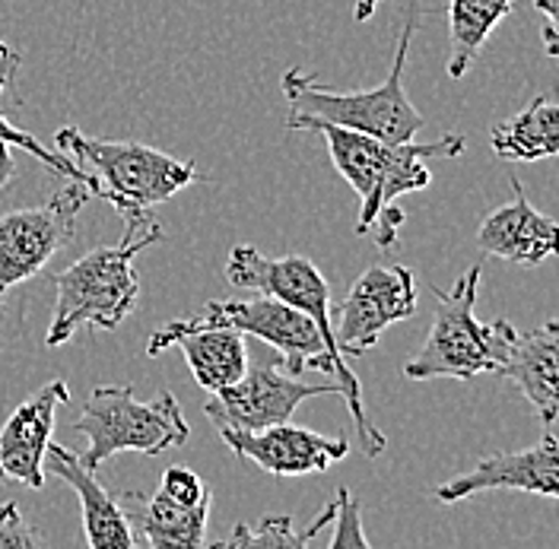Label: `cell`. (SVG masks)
Masks as SVG:
<instances>
[{
    "label": "cell",
    "instance_id": "6da1fadb",
    "mask_svg": "<svg viewBox=\"0 0 559 549\" xmlns=\"http://www.w3.org/2000/svg\"><path fill=\"white\" fill-rule=\"evenodd\" d=\"M312 134L324 138L337 172L347 178V184L359 198L356 236H372L379 248H394L407 219L397 206V198L432 184V172L426 163L457 159L467 150V140L461 134H445L432 143H384L334 124H314Z\"/></svg>",
    "mask_w": 559,
    "mask_h": 549
},
{
    "label": "cell",
    "instance_id": "7a4b0ae2",
    "mask_svg": "<svg viewBox=\"0 0 559 549\" xmlns=\"http://www.w3.org/2000/svg\"><path fill=\"white\" fill-rule=\"evenodd\" d=\"M419 16H423L419 3L411 0L407 23L397 35V45H394L391 73L379 86L341 93V89L324 86L318 76L306 73V70H286L283 83H280L286 103L293 105L286 128L289 131H312L314 124H334V128H347V131L379 138L384 143H407V140L417 138L426 128V118L419 115V108L411 103V96L404 89V68H407L411 41L419 29Z\"/></svg>",
    "mask_w": 559,
    "mask_h": 549
},
{
    "label": "cell",
    "instance_id": "3957f363",
    "mask_svg": "<svg viewBox=\"0 0 559 549\" xmlns=\"http://www.w3.org/2000/svg\"><path fill=\"white\" fill-rule=\"evenodd\" d=\"M156 241H163V229L150 213L128 216L118 244H99L70 267L51 274L58 299L45 346H64L80 327L118 331L121 321L138 309L140 283L134 258Z\"/></svg>",
    "mask_w": 559,
    "mask_h": 549
},
{
    "label": "cell",
    "instance_id": "277c9868",
    "mask_svg": "<svg viewBox=\"0 0 559 549\" xmlns=\"http://www.w3.org/2000/svg\"><path fill=\"white\" fill-rule=\"evenodd\" d=\"M58 153L90 166L103 184V201L128 216H143L156 204L173 201L178 191L207 181L198 163H181L169 153L134 143V140H96L76 128H61L55 134Z\"/></svg>",
    "mask_w": 559,
    "mask_h": 549
},
{
    "label": "cell",
    "instance_id": "5b68a950",
    "mask_svg": "<svg viewBox=\"0 0 559 549\" xmlns=\"http://www.w3.org/2000/svg\"><path fill=\"white\" fill-rule=\"evenodd\" d=\"M480 289V267H471L454 279L449 293L436 289L439 306L436 321L417 356L404 366L411 381H432V378H457L471 381L480 372H499L509 349L515 344V327L509 321H480L474 314Z\"/></svg>",
    "mask_w": 559,
    "mask_h": 549
},
{
    "label": "cell",
    "instance_id": "8992f818",
    "mask_svg": "<svg viewBox=\"0 0 559 549\" xmlns=\"http://www.w3.org/2000/svg\"><path fill=\"white\" fill-rule=\"evenodd\" d=\"M80 435H86L90 447L80 457L93 474L115 454H166L169 447H181L191 439L181 404L173 391H163L156 401H138L131 384H103L83 397L80 419L73 422Z\"/></svg>",
    "mask_w": 559,
    "mask_h": 549
},
{
    "label": "cell",
    "instance_id": "52a82bcc",
    "mask_svg": "<svg viewBox=\"0 0 559 549\" xmlns=\"http://www.w3.org/2000/svg\"><path fill=\"white\" fill-rule=\"evenodd\" d=\"M93 194L70 181L48 204L10 210L0 216V314L3 299L23 279H33L73 236L76 213Z\"/></svg>",
    "mask_w": 559,
    "mask_h": 549
},
{
    "label": "cell",
    "instance_id": "ba28073f",
    "mask_svg": "<svg viewBox=\"0 0 559 549\" xmlns=\"http://www.w3.org/2000/svg\"><path fill=\"white\" fill-rule=\"evenodd\" d=\"M337 397V384H309L299 381L293 372L283 369V362L261 359L254 366L245 369V375L223 387L213 391L204 413L210 422L223 432V429H236V432H258L267 426H277L293 419V413L299 410V404H306L309 397Z\"/></svg>",
    "mask_w": 559,
    "mask_h": 549
},
{
    "label": "cell",
    "instance_id": "9c48e42d",
    "mask_svg": "<svg viewBox=\"0 0 559 549\" xmlns=\"http://www.w3.org/2000/svg\"><path fill=\"white\" fill-rule=\"evenodd\" d=\"M417 314V279L414 271L401 264L369 267L349 286L347 299L337 306L334 321V344L341 356H366L382 341V334Z\"/></svg>",
    "mask_w": 559,
    "mask_h": 549
},
{
    "label": "cell",
    "instance_id": "30bf717a",
    "mask_svg": "<svg viewBox=\"0 0 559 549\" xmlns=\"http://www.w3.org/2000/svg\"><path fill=\"white\" fill-rule=\"evenodd\" d=\"M226 447L254 461L261 470L274 474V477H312L324 474L331 464L344 461L349 454V442L344 435H321L312 429L293 426L289 419L258 429V432H236V429H223L219 432Z\"/></svg>",
    "mask_w": 559,
    "mask_h": 549
},
{
    "label": "cell",
    "instance_id": "8fae6325",
    "mask_svg": "<svg viewBox=\"0 0 559 549\" xmlns=\"http://www.w3.org/2000/svg\"><path fill=\"white\" fill-rule=\"evenodd\" d=\"M487 489H515L544 499L559 496V445L557 435L547 429L537 445L512 451V454H487L471 474H461L452 482L436 489V502L454 505L474 499Z\"/></svg>",
    "mask_w": 559,
    "mask_h": 549
},
{
    "label": "cell",
    "instance_id": "7c38bea8",
    "mask_svg": "<svg viewBox=\"0 0 559 549\" xmlns=\"http://www.w3.org/2000/svg\"><path fill=\"white\" fill-rule=\"evenodd\" d=\"M70 401L68 381H48L0 426V482L45 486V451L55 435L58 407Z\"/></svg>",
    "mask_w": 559,
    "mask_h": 549
},
{
    "label": "cell",
    "instance_id": "4fadbf2b",
    "mask_svg": "<svg viewBox=\"0 0 559 549\" xmlns=\"http://www.w3.org/2000/svg\"><path fill=\"white\" fill-rule=\"evenodd\" d=\"M509 184L515 198L512 204H502L484 216L477 229V248L515 267H537L557 251V223L527 204L522 181L515 175H509Z\"/></svg>",
    "mask_w": 559,
    "mask_h": 549
},
{
    "label": "cell",
    "instance_id": "5bb4252c",
    "mask_svg": "<svg viewBox=\"0 0 559 549\" xmlns=\"http://www.w3.org/2000/svg\"><path fill=\"white\" fill-rule=\"evenodd\" d=\"M45 474H55L58 480H64L76 492L80 509H83V530H86V544L93 549H131L134 534L131 524L121 512L118 499L111 492H105L103 482L93 477L90 467L80 464V457L64 445H48L45 451Z\"/></svg>",
    "mask_w": 559,
    "mask_h": 549
},
{
    "label": "cell",
    "instance_id": "9a60e30c",
    "mask_svg": "<svg viewBox=\"0 0 559 549\" xmlns=\"http://www.w3.org/2000/svg\"><path fill=\"white\" fill-rule=\"evenodd\" d=\"M121 512L131 524L134 544L153 549H198L204 547V534H207L210 502L201 505H178L169 496L156 492H118L115 496Z\"/></svg>",
    "mask_w": 559,
    "mask_h": 549
},
{
    "label": "cell",
    "instance_id": "2e32d148",
    "mask_svg": "<svg viewBox=\"0 0 559 549\" xmlns=\"http://www.w3.org/2000/svg\"><path fill=\"white\" fill-rule=\"evenodd\" d=\"M496 375L515 381L527 404L540 416L544 429H550L559 413V321L550 318L531 334H515V344Z\"/></svg>",
    "mask_w": 559,
    "mask_h": 549
},
{
    "label": "cell",
    "instance_id": "e0dca14e",
    "mask_svg": "<svg viewBox=\"0 0 559 549\" xmlns=\"http://www.w3.org/2000/svg\"><path fill=\"white\" fill-rule=\"evenodd\" d=\"M489 143L502 163L554 159L559 150V105L547 93H540L515 118L496 124L489 134Z\"/></svg>",
    "mask_w": 559,
    "mask_h": 549
},
{
    "label": "cell",
    "instance_id": "ac0fdd59",
    "mask_svg": "<svg viewBox=\"0 0 559 549\" xmlns=\"http://www.w3.org/2000/svg\"><path fill=\"white\" fill-rule=\"evenodd\" d=\"M175 346L185 353L188 369L194 381L204 391H223L229 384H236L248 369V346L245 334L233 327H201V331H188L181 334Z\"/></svg>",
    "mask_w": 559,
    "mask_h": 549
},
{
    "label": "cell",
    "instance_id": "d6986e66",
    "mask_svg": "<svg viewBox=\"0 0 559 549\" xmlns=\"http://www.w3.org/2000/svg\"><path fill=\"white\" fill-rule=\"evenodd\" d=\"M512 13V0H449V76L474 68L492 29Z\"/></svg>",
    "mask_w": 559,
    "mask_h": 549
},
{
    "label": "cell",
    "instance_id": "ffe728a7",
    "mask_svg": "<svg viewBox=\"0 0 559 549\" xmlns=\"http://www.w3.org/2000/svg\"><path fill=\"white\" fill-rule=\"evenodd\" d=\"M20 68V55L10 48V45H3L0 41V96L7 93V86H10V80H13V73ZM0 143H10V146H20V150H26V153H33L35 159L48 169L51 175H58V178H68V181H76V184H83L93 198H103V184H99V178L93 172H86L76 159H70L64 153H58V150H51V146H45V143H38L33 134H26V131H20V128H13L3 115H0Z\"/></svg>",
    "mask_w": 559,
    "mask_h": 549
},
{
    "label": "cell",
    "instance_id": "44dd1931",
    "mask_svg": "<svg viewBox=\"0 0 559 549\" xmlns=\"http://www.w3.org/2000/svg\"><path fill=\"white\" fill-rule=\"evenodd\" d=\"M216 549H254V547H309L306 534L293 530L289 515H264L258 524H236L229 537L216 540Z\"/></svg>",
    "mask_w": 559,
    "mask_h": 549
},
{
    "label": "cell",
    "instance_id": "7402d4cb",
    "mask_svg": "<svg viewBox=\"0 0 559 549\" xmlns=\"http://www.w3.org/2000/svg\"><path fill=\"white\" fill-rule=\"evenodd\" d=\"M331 524H334V534H331V540H328V547L331 549L369 547V537L362 534V524H359V502L349 496L347 486H341L337 496H334V517H331Z\"/></svg>",
    "mask_w": 559,
    "mask_h": 549
},
{
    "label": "cell",
    "instance_id": "603a6c76",
    "mask_svg": "<svg viewBox=\"0 0 559 549\" xmlns=\"http://www.w3.org/2000/svg\"><path fill=\"white\" fill-rule=\"evenodd\" d=\"M159 492L169 496L178 505H201V502H213L210 499V486L191 467H169L163 474V482H159Z\"/></svg>",
    "mask_w": 559,
    "mask_h": 549
},
{
    "label": "cell",
    "instance_id": "cb8c5ba5",
    "mask_svg": "<svg viewBox=\"0 0 559 549\" xmlns=\"http://www.w3.org/2000/svg\"><path fill=\"white\" fill-rule=\"evenodd\" d=\"M41 544L33 534V527L23 521L16 502H3L0 505V547L13 549H35Z\"/></svg>",
    "mask_w": 559,
    "mask_h": 549
},
{
    "label": "cell",
    "instance_id": "d4e9b609",
    "mask_svg": "<svg viewBox=\"0 0 559 549\" xmlns=\"http://www.w3.org/2000/svg\"><path fill=\"white\" fill-rule=\"evenodd\" d=\"M534 10H540L544 16V51L547 58H557L559 55V33H557V20H559V7L557 0H531Z\"/></svg>",
    "mask_w": 559,
    "mask_h": 549
},
{
    "label": "cell",
    "instance_id": "484cf974",
    "mask_svg": "<svg viewBox=\"0 0 559 549\" xmlns=\"http://www.w3.org/2000/svg\"><path fill=\"white\" fill-rule=\"evenodd\" d=\"M13 175H16V163H13L10 143H0V191L13 181Z\"/></svg>",
    "mask_w": 559,
    "mask_h": 549
},
{
    "label": "cell",
    "instance_id": "4316f807",
    "mask_svg": "<svg viewBox=\"0 0 559 549\" xmlns=\"http://www.w3.org/2000/svg\"><path fill=\"white\" fill-rule=\"evenodd\" d=\"M379 3H382V0H356V3H353V20H356V23L372 20V13H376Z\"/></svg>",
    "mask_w": 559,
    "mask_h": 549
}]
</instances>
